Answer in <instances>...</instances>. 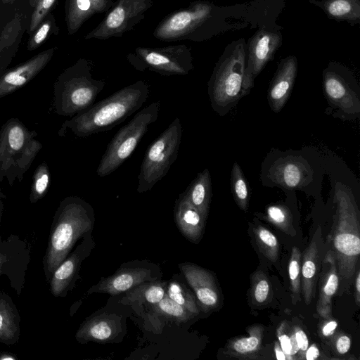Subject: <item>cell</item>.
<instances>
[{"label":"cell","instance_id":"1","mask_svg":"<svg viewBox=\"0 0 360 360\" xmlns=\"http://www.w3.org/2000/svg\"><path fill=\"white\" fill-rule=\"evenodd\" d=\"M149 92L148 84L139 80L77 113L64 127L79 138L110 130L139 110Z\"/></svg>","mask_w":360,"mask_h":360},{"label":"cell","instance_id":"2","mask_svg":"<svg viewBox=\"0 0 360 360\" xmlns=\"http://www.w3.org/2000/svg\"><path fill=\"white\" fill-rule=\"evenodd\" d=\"M243 40L224 51L208 82L211 106L219 115H226L254 86L245 76V49Z\"/></svg>","mask_w":360,"mask_h":360},{"label":"cell","instance_id":"3","mask_svg":"<svg viewBox=\"0 0 360 360\" xmlns=\"http://www.w3.org/2000/svg\"><path fill=\"white\" fill-rule=\"evenodd\" d=\"M334 224L329 235L338 272L344 281H350L356 270L360 254L359 211L352 193L337 188Z\"/></svg>","mask_w":360,"mask_h":360},{"label":"cell","instance_id":"4","mask_svg":"<svg viewBox=\"0 0 360 360\" xmlns=\"http://www.w3.org/2000/svg\"><path fill=\"white\" fill-rule=\"evenodd\" d=\"M94 222V209L87 202L77 197L64 200L48 250L46 264L50 272H53L66 259L79 238L93 231Z\"/></svg>","mask_w":360,"mask_h":360},{"label":"cell","instance_id":"5","mask_svg":"<svg viewBox=\"0 0 360 360\" xmlns=\"http://www.w3.org/2000/svg\"><path fill=\"white\" fill-rule=\"evenodd\" d=\"M91 60L79 58L59 77L57 103L60 114L74 115L91 106L105 82L92 77Z\"/></svg>","mask_w":360,"mask_h":360},{"label":"cell","instance_id":"6","mask_svg":"<svg viewBox=\"0 0 360 360\" xmlns=\"http://www.w3.org/2000/svg\"><path fill=\"white\" fill-rule=\"evenodd\" d=\"M160 102L157 101L139 111L133 118L120 128L108 143L96 169L100 177L106 176L132 154L147 132L149 126L158 117Z\"/></svg>","mask_w":360,"mask_h":360},{"label":"cell","instance_id":"7","mask_svg":"<svg viewBox=\"0 0 360 360\" xmlns=\"http://www.w3.org/2000/svg\"><path fill=\"white\" fill-rule=\"evenodd\" d=\"M182 127L176 117L148 148L138 175L137 192L150 191L168 172L178 156Z\"/></svg>","mask_w":360,"mask_h":360},{"label":"cell","instance_id":"8","mask_svg":"<svg viewBox=\"0 0 360 360\" xmlns=\"http://www.w3.org/2000/svg\"><path fill=\"white\" fill-rule=\"evenodd\" d=\"M214 9L207 1H195L165 16L156 26L153 36L161 41H197L202 39Z\"/></svg>","mask_w":360,"mask_h":360},{"label":"cell","instance_id":"9","mask_svg":"<svg viewBox=\"0 0 360 360\" xmlns=\"http://www.w3.org/2000/svg\"><path fill=\"white\" fill-rule=\"evenodd\" d=\"M127 59L139 71L149 70L164 76L186 75L193 69L191 51L183 44L139 46L128 53Z\"/></svg>","mask_w":360,"mask_h":360},{"label":"cell","instance_id":"10","mask_svg":"<svg viewBox=\"0 0 360 360\" xmlns=\"http://www.w3.org/2000/svg\"><path fill=\"white\" fill-rule=\"evenodd\" d=\"M155 0H117L103 20L84 36L85 39L105 40L120 37L132 30L144 18Z\"/></svg>","mask_w":360,"mask_h":360},{"label":"cell","instance_id":"11","mask_svg":"<svg viewBox=\"0 0 360 360\" xmlns=\"http://www.w3.org/2000/svg\"><path fill=\"white\" fill-rule=\"evenodd\" d=\"M161 269L146 261H133L122 264L111 276L102 277L91 286L88 293H105L117 295L127 292L138 285L159 280Z\"/></svg>","mask_w":360,"mask_h":360},{"label":"cell","instance_id":"12","mask_svg":"<svg viewBox=\"0 0 360 360\" xmlns=\"http://www.w3.org/2000/svg\"><path fill=\"white\" fill-rule=\"evenodd\" d=\"M323 91L329 105L338 115L353 120L360 114L359 90L356 91L340 71L328 68L323 73Z\"/></svg>","mask_w":360,"mask_h":360},{"label":"cell","instance_id":"13","mask_svg":"<svg viewBox=\"0 0 360 360\" xmlns=\"http://www.w3.org/2000/svg\"><path fill=\"white\" fill-rule=\"evenodd\" d=\"M282 43L281 34L264 29L258 30L249 40L245 52V76L254 84L255 77L273 58Z\"/></svg>","mask_w":360,"mask_h":360},{"label":"cell","instance_id":"14","mask_svg":"<svg viewBox=\"0 0 360 360\" xmlns=\"http://www.w3.org/2000/svg\"><path fill=\"white\" fill-rule=\"evenodd\" d=\"M179 268L193 290L200 309L208 312L216 309L220 302V293L213 274L191 262L180 263Z\"/></svg>","mask_w":360,"mask_h":360},{"label":"cell","instance_id":"15","mask_svg":"<svg viewBox=\"0 0 360 360\" xmlns=\"http://www.w3.org/2000/svg\"><path fill=\"white\" fill-rule=\"evenodd\" d=\"M122 331L121 316L104 313L86 320L77 330L76 338L82 343L92 341L105 344L113 342Z\"/></svg>","mask_w":360,"mask_h":360},{"label":"cell","instance_id":"16","mask_svg":"<svg viewBox=\"0 0 360 360\" xmlns=\"http://www.w3.org/2000/svg\"><path fill=\"white\" fill-rule=\"evenodd\" d=\"M297 72V60L295 56H290L279 63L267 94L269 105L274 112L281 111L288 100Z\"/></svg>","mask_w":360,"mask_h":360},{"label":"cell","instance_id":"17","mask_svg":"<svg viewBox=\"0 0 360 360\" xmlns=\"http://www.w3.org/2000/svg\"><path fill=\"white\" fill-rule=\"evenodd\" d=\"M95 247L92 232L83 237L74 252L55 270L51 281V290L55 295L63 293L70 286L79 270L82 262Z\"/></svg>","mask_w":360,"mask_h":360},{"label":"cell","instance_id":"18","mask_svg":"<svg viewBox=\"0 0 360 360\" xmlns=\"http://www.w3.org/2000/svg\"><path fill=\"white\" fill-rule=\"evenodd\" d=\"M271 182L286 188H299L311 180L312 171L299 158L289 156L278 160L270 171Z\"/></svg>","mask_w":360,"mask_h":360},{"label":"cell","instance_id":"19","mask_svg":"<svg viewBox=\"0 0 360 360\" xmlns=\"http://www.w3.org/2000/svg\"><path fill=\"white\" fill-rule=\"evenodd\" d=\"M56 47L41 51L5 74L0 79V98L21 87L37 75L50 61Z\"/></svg>","mask_w":360,"mask_h":360},{"label":"cell","instance_id":"20","mask_svg":"<svg viewBox=\"0 0 360 360\" xmlns=\"http://www.w3.org/2000/svg\"><path fill=\"white\" fill-rule=\"evenodd\" d=\"M174 218L180 232L188 240L195 244L200 242L207 219L189 202L184 193L175 201Z\"/></svg>","mask_w":360,"mask_h":360},{"label":"cell","instance_id":"21","mask_svg":"<svg viewBox=\"0 0 360 360\" xmlns=\"http://www.w3.org/2000/svg\"><path fill=\"white\" fill-rule=\"evenodd\" d=\"M339 285V275L333 252L328 250L324 256L321 272L319 278V295L316 311L323 319L331 316L332 299Z\"/></svg>","mask_w":360,"mask_h":360},{"label":"cell","instance_id":"22","mask_svg":"<svg viewBox=\"0 0 360 360\" xmlns=\"http://www.w3.org/2000/svg\"><path fill=\"white\" fill-rule=\"evenodd\" d=\"M114 4L112 0H66L65 13L68 34L76 33L93 15L108 13Z\"/></svg>","mask_w":360,"mask_h":360},{"label":"cell","instance_id":"23","mask_svg":"<svg viewBox=\"0 0 360 360\" xmlns=\"http://www.w3.org/2000/svg\"><path fill=\"white\" fill-rule=\"evenodd\" d=\"M248 335L233 338L226 343L225 355L239 359H259L264 328L255 324L248 328Z\"/></svg>","mask_w":360,"mask_h":360},{"label":"cell","instance_id":"24","mask_svg":"<svg viewBox=\"0 0 360 360\" xmlns=\"http://www.w3.org/2000/svg\"><path fill=\"white\" fill-rule=\"evenodd\" d=\"M319 264V249L316 238L304 252L301 259L302 292L306 304H309L315 295Z\"/></svg>","mask_w":360,"mask_h":360},{"label":"cell","instance_id":"25","mask_svg":"<svg viewBox=\"0 0 360 360\" xmlns=\"http://www.w3.org/2000/svg\"><path fill=\"white\" fill-rule=\"evenodd\" d=\"M189 202L207 219L212 197L211 176L208 169L198 173L184 192Z\"/></svg>","mask_w":360,"mask_h":360},{"label":"cell","instance_id":"26","mask_svg":"<svg viewBox=\"0 0 360 360\" xmlns=\"http://www.w3.org/2000/svg\"><path fill=\"white\" fill-rule=\"evenodd\" d=\"M167 283L160 280L141 283L128 290L125 297L132 302L141 300L155 305L166 295Z\"/></svg>","mask_w":360,"mask_h":360},{"label":"cell","instance_id":"27","mask_svg":"<svg viewBox=\"0 0 360 360\" xmlns=\"http://www.w3.org/2000/svg\"><path fill=\"white\" fill-rule=\"evenodd\" d=\"M321 6L330 18L348 21L359 20V0H325Z\"/></svg>","mask_w":360,"mask_h":360},{"label":"cell","instance_id":"28","mask_svg":"<svg viewBox=\"0 0 360 360\" xmlns=\"http://www.w3.org/2000/svg\"><path fill=\"white\" fill-rule=\"evenodd\" d=\"M166 295L194 316L199 314L200 309L195 296L184 283L171 280L167 283Z\"/></svg>","mask_w":360,"mask_h":360},{"label":"cell","instance_id":"29","mask_svg":"<svg viewBox=\"0 0 360 360\" xmlns=\"http://www.w3.org/2000/svg\"><path fill=\"white\" fill-rule=\"evenodd\" d=\"M254 235L260 252L270 261L276 262L279 254V243L276 236L262 226L254 229Z\"/></svg>","mask_w":360,"mask_h":360},{"label":"cell","instance_id":"30","mask_svg":"<svg viewBox=\"0 0 360 360\" xmlns=\"http://www.w3.org/2000/svg\"><path fill=\"white\" fill-rule=\"evenodd\" d=\"M231 186L236 202L241 210L246 212L250 197L249 189L243 171L237 162L232 167Z\"/></svg>","mask_w":360,"mask_h":360},{"label":"cell","instance_id":"31","mask_svg":"<svg viewBox=\"0 0 360 360\" xmlns=\"http://www.w3.org/2000/svg\"><path fill=\"white\" fill-rule=\"evenodd\" d=\"M59 27L56 25L54 15L49 13L39 26L31 34L28 40L27 48L33 51L39 47L44 41L52 34H58Z\"/></svg>","mask_w":360,"mask_h":360},{"label":"cell","instance_id":"32","mask_svg":"<svg viewBox=\"0 0 360 360\" xmlns=\"http://www.w3.org/2000/svg\"><path fill=\"white\" fill-rule=\"evenodd\" d=\"M266 219L287 234L294 236L292 217L287 207L282 205H270L266 209Z\"/></svg>","mask_w":360,"mask_h":360},{"label":"cell","instance_id":"33","mask_svg":"<svg viewBox=\"0 0 360 360\" xmlns=\"http://www.w3.org/2000/svg\"><path fill=\"white\" fill-rule=\"evenodd\" d=\"M155 305L158 313L176 321H186L195 316L167 295Z\"/></svg>","mask_w":360,"mask_h":360},{"label":"cell","instance_id":"34","mask_svg":"<svg viewBox=\"0 0 360 360\" xmlns=\"http://www.w3.org/2000/svg\"><path fill=\"white\" fill-rule=\"evenodd\" d=\"M301 259L300 249L292 247L288 263V275L292 297L296 300H300L301 291Z\"/></svg>","mask_w":360,"mask_h":360},{"label":"cell","instance_id":"35","mask_svg":"<svg viewBox=\"0 0 360 360\" xmlns=\"http://www.w3.org/2000/svg\"><path fill=\"white\" fill-rule=\"evenodd\" d=\"M270 283L262 272L257 271L252 276L250 295L256 304H264L270 295Z\"/></svg>","mask_w":360,"mask_h":360},{"label":"cell","instance_id":"36","mask_svg":"<svg viewBox=\"0 0 360 360\" xmlns=\"http://www.w3.org/2000/svg\"><path fill=\"white\" fill-rule=\"evenodd\" d=\"M56 1L57 0H30L33 7V12L29 27V34H31L45 17L51 13Z\"/></svg>","mask_w":360,"mask_h":360},{"label":"cell","instance_id":"37","mask_svg":"<svg viewBox=\"0 0 360 360\" xmlns=\"http://www.w3.org/2000/svg\"><path fill=\"white\" fill-rule=\"evenodd\" d=\"M276 335L279 345L288 357V360H293L291 356L292 346L290 332L288 331V326L285 321L282 322L276 330Z\"/></svg>","mask_w":360,"mask_h":360},{"label":"cell","instance_id":"38","mask_svg":"<svg viewBox=\"0 0 360 360\" xmlns=\"http://www.w3.org/2000/svg\"><path fill=\"white\" fill-rule=\"evenodd\" d=\"M8 141L9 146L13 150H20L25 142V132L19 125L12 127L8 134Z\"/></svg>","mask_w":360,"mask_h":360},{"label":"cell","instance_id":"39","mask_svg":"<svg viewBox=\"0 0 360 360\" xmlns=\"http://www.w3.org/2000/svg\"><path fill=\"white\" fill-rule=\"evenodd\" d=\"M299 349L298 359H304V354L309 347V340L306 333L298 326L292 329Z\"/></svg>","mask_w":360,"mask_h":360},{"label":"cell","instance_id":"40","mask_svg":"<svg viewBox=\"0 0 360 360\" xmlns=\"http://www.w3.org/2000/svg\"><path fill=\"white\" fill-rule=\"evenodd\" d=\"M49 176L46 170H42L37 174L34 182V191L37 195L43 194L49 185Z\"/></svg>","mask_w":360,"mask_h":360},{"label":"cell","instance_id":"41","mask_svg":"<svg viewBox=\"0 0 360 360\" xmlns=\"http://www.w3.org/2000/svg\"><path fill=\"white\" fill-rule=\"evenodd\" d=\"M350 347L351 340L349 336L342 335L337 338L335 341V349L340 355H344L347 353Z\"/></svg>","mask_w":360,"mask_h":360},{"label":"cell","instance_id":"42","mask_svg":"<svg viewBox=\"0 0 360 360\" xmlns=\"http://www.w3.org/2000/svg\"><path fill=\"white\" fill-rule=\"evenodd\" d=\"M11 317L5 310L0 309V336H6L11 331Z\"/></svg>","mask_w":360,"mask_h":360},{"label":"cell","instance_id":"43","mask_svg":"<svg viewBox=\"0 0 360 360\" xmlns=\"http://www.w3.org/2000/svg\"><path fill=\"white\" fill-rule=\"evenodd\" d=\"M338 322L334 319H330L326 321L321 327V335L325 338L332 336L336 330Z\"/></svg>","mask_w":360,"mask_h":360},{"label":"cell","instance_id":"44","mask_svg":"<svg viewBox=\"0 0 360 360\" xmlns=\"http://www.w3.org/2000/svg\"><path fill=\"white\" fill-rule=\"evenodd\" d=\"M320 356V351L316 344H312L307 349L304 354V359L315 360Z\"/></svg>","mask_w":360,"mask_h":360},{"label":"cell","instance_id":"45","mask_svg":"<svg viewBox=\"0 0 360 360\" xmlns=\"http://www.w3.org/2000/svg\"><path fill=\"white\" fill-rule=\"evenodd\" d=\"M354 288H355V301L357 305H359L360 303V272L358 270L356 274L355 281H354Z\"/></svg>","mask_w":360,"mask_h":360},{"label":"cell","instance_id":"46","mask_svg":"<svg viewBox=\"0 0 360 360\" xmlns=\"http://www.w3.org/2000/svg\"><path fill=\"white\" fill-rule=\"evenodd\" d=\"M274 350L276 359L278 360H288L287 356L282 350L278 341L274 342Z\"/></svg>","mask_w":360,"mask_h":360},{"label":"cell","instance_id":"47","mask_svg":"<svg viewBox=\"0 0 360 360\" xmlns=\"http://www.w3.org/2000/svg\"><path fill=\"white\" fill-rule=\"evenodd\" d=\"M15 0H2L3 4H13Z\"/></svg>","mask_w":360,"mask_h":360}]
</instances>
